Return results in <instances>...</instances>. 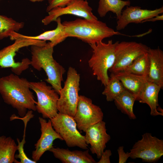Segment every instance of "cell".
<instances>
[{
    "label": "cell",
    "mask_w": 163,
    "mask_h": 163,
    "mask_svg": "<svg viewBox=\"0 0 163 163\" xmlns=\"http://www.w3.org/2000/svg\"><path fill=\"white\" fill-rule=\"evenodd\" d=\"M26 78L11 74L0 78V94L4 102L16 109L21 117L27 110L36 111L37 101Z\"/></svg>",
    "instance_id": "obj_1"
},
{
    "label": "cell",
    "mask_w": 163,
    "mask_h": 163,
    "mask_svg": "<svg viewBox=\"0 0 163 163\" xmlns=\"http://www.w3.org/2000/svg\"><path fill=\"white\" fill-rule=\"evenodd\" d=\"M62 24L67 37H76L89 44L97 43L115 35H123L98 20L78 18L73 21H65Z\"/></svg>",
    "instance_id": "obj_2"
},
{
    "label": "cell",
    "mask_w": 163,
    "mask_h": 163,
    "mask_svg": "<svg viewBox=\"0 0 163 163\" xmlns=\"http://www.w3.org/2000/svg\"><path fill=\"white\" fill-rule=\"evenodd\" d=\"M54 47L50 42L43 46H31L30 65L38 71L42 69L44 71L47 77L45 81L59 94L66 70L54 59Z\"/></svg>",
    "instance_id": "obj_3"
},
{
    "label": "cell",
    "mask_w": 163,
    "mask_h": 163,
    "mask_svg": "<svg viewBox=\"0 0 163 163\" xmlns=\"http://www.w3.org/2000/svg\"><path fill=\"white\" fill-rule=\"evenodd\" d=\"M89 45L93 54L88 61L89 66L92 69L93 75L105 86L109 78L108 71L115 61V43H113L110 40L107 43L102 41Z\"/></svg>",
    "instance_id": "obj_4"
},
{
    "label": "cell",
    "mask_w": 163,
    "mask_h": 163,
    "mask_svg": "<svg viewBox=\"0 0 163 163\" xmlns=\"http://www.w3.org/2000/svg\"><path fill=\"white\" fill-rule=\"evenodd\" d=\"M80 80L79 74L74 68L69 67L64 86L59 94L57 104L59 113L74 117L79 99Z\"/></svg>",
    "instance_id": "obj_5"
},
{
    "label": "cell",
    "mask_w": 163,
    "mask_h": 163,
    "mask_svg": "<svg viewBox=\"0 0 163 163\" xmlns=\"http://www.w3.org/2000/svg\"><path fill=\"white\" fill-rule=\"evenodd\" d=\"M14 43L0 50V67L10 68L14 74L20 75L30 65V60L24 58L21 62H16L14 57L16 53L22 48L33 45L43 46L46 41L23 38H18Z\"/></svg>",
    "instance_id": "obj_6"
},
{
    "label": "cell",
    "mask_w": 163,
    "mask_h": 163,
    "mask_svg": "<svg viewBox=\"0 0 163 163\" xmlns=\"http://www.w3.org/2000/svg\"><path fill=\"white\" fill-rule=\"evenodd\" d=\"M52 126L69 147L77 146L84 149L88 146L85 136L78 130L74 118L68 115L58 113L54 117L50 119Z\"/></svg>",
    "instance_id": "obj_7"
},
{
    "label": "cell",
    "mask_w": 163,
    "mask_h": 163,
    "mask_svg": "<svg viewBox=\"0 0 163 163\" xmlns=\"http://www.w3.org/2000/svg\"><path fill=\"white\" fill-rule=\"evenodd\" d=\"M29 85L37 95L36 110L44 119H50L55 117L58 112L57 104L59 94L52 86L43 81L29 82Z\"/></svg>",
    "instance_id": "obj_8"
},
{
    "label": "cell",
    "mask_w": 163,
    "mask_h": 163,
    "mask_svg": "<svg viewBox=\"0 0 163 163\" xmlns=\"http://www.w3.org/2000/svg\"><path fill=\"white\" fill-rule=\"evenodd\" d=\"M133 145L129 152L133 159L141 158L143 162L155 163L163 155V140L146 133Z\"/></svg>",
    "instance_id": "obj_9"
},
{
    "label": "cell",
    "mask_w": 163,
    "mask_h": 163,
    "mask_svg": "<svg viewBox=\"0 0 163 163\" xmlns=\"http://www.w3.org/2000/svg\"><path fill=\"white\" fill-rule=\"evenodd\" d=\"M115 43V61L108 70L115 74L123 71L136 58L147 53L149 48L142 43L135 41Z\"/></svg>",
    "instance_id": "obj_10"
},
{
    "label": "cell",
    "mask_w": 163,
    "mask_h": 163,
    "mask_svg": "<svg viewBox=\"0 0 163 163\" xmlns=\"http://www.w3.org/2000/svg\"><path fill=\"white\" fill-rule=\"evenodd\" d=\"M103 117L101 109L94 104L91 99L85 96H79L73 118L80 131L85 132L88 127L102 120Z\"/></svg>",
    "instance_id": "obj_11"
},
{
    "label": "cell",
    "mask_w": 163,
    "mask_h": 163,
    "mask_svg": "<svg viewBox=\"0 0 163 163\" xmlns=\"http://www.w3.org/2000/svg\"><path fill=\"white\" fill-rule=\"evenodd\" d=\"M92 9L87 0H73L63 7L54 8L48 12V14L42 20L47 25L55 21L58 17L64 14H70L92 21L97 20L92 12Z\"/></svg>",
    "instance_id": "obj_12"
},
{
    "label": "cell",
    "mask_w": 163,
    "mask_h": 163,
    "mask_svg": "<svg viewBox=\"0 0 163 163\" xmlns=\"http://www.w3.org/2000/svg\"><path fill=\"white\" fill-rule=\"evenodd\" d=\"M41 134L40 138L34 145L35 150L32 154V159L38 161L43 154L53 146V142L56 139L63 140L61 136L53 128L50 120L48 121L43 117H39Z\"/></svg>",
    "instance_id": "obj_13"
},
{
    "label": "cell",
    "mask_w": 163,
    "mask_h": 163,
    "mask_svg": "<svg viewBox=\"0 0 163 163\" xmlns=\"http://www.w3.org/2000/svg\"><path fill=\"white\" fill-rule=\"evenodd\" d=\"M163 13V7L153 10L142 9L139 6H127L117 20V31L124 29L131 23H143L149 19Z\"/></svg>",
    "instance_id": "obj_14"
},
{
    "label": "cell",
    "mask_w": 163,
    "mask_h": 163,
    "mask_svg": "<svg viewBox=\"0 0 163 163\" xmlns=\"http://www.w3.org/2000/svg\"><path fill=\"white\" fill-rule=\"evenodd\" d=\"M106 123L102 120L88 127L85 131V142L90 144V150L99 159L110 140V136L107 133Z\"/></svg>",
    "instance_id": "obj_15"
},
{
    "label": "cell",
    "mask_w": 163,
    "mask_h": 163,
    "mask_svg": "<svg viewBox=\"0 0 163 163\" xmlns=\"http://www.w3.org/2000/svg\"><path fill=\"white\" fill-rule=\"evenodd\" d=\"M147 53L149 60L148 81L155 83L162 89L163 87V52L158 47L149 48Z\"/></svg>",
    "instance_id": "obj_16"
},
{
    "label": "cell",
    "mask_w": 163,
    "mask_h": 163,
    "mask_svg": "<svg viewBox=\"0 0 163 163\" xmlns=\"http://www.w3.org/2000/svg\"><path fill=\"white\" fill-rule=\"evenodd\" d=\"M55 21L57 23V26L54 30L45 31L36 36L24 35L14 31L11 34L10 39L14 40L18 38H23L46 41L49 40L54 47L67 38L65 27L61 22L60 18H57Z\"/></svg>",
    "instance_id": "obj_17"
},
{
    "label": "cell",
    "mask_w": 163,
    "mask_h": 163,
    "mask_svg": "<svg viewBox=\"0 0 163 163\" xmlns=\"http://www.w3.org/2000/svg\"><path fill=\"white\" fill-rule=\"evenodd\" d=\"M56 158L63 163H97L89 153L88 149L85 151H70L68 149L53 147L49 150Z\"/></svg>",
    "instance_id": "obj_18"
},
{
    "label": "cell",
    "mask_w": 163,
    "mask_h": 163,
    "mask_svg": "<svg viewBox=\"0 0 163 163\" xmlns=\"http://www.w3.org/2000/svg\"><path fill=\"white\" fill-rule=\"evenodd\" d=\"M161 88L158 85L147 81L137 98L136 101L148 105L152 116H163L158 110V95Z\"/></svg>",
    "instance_id": "obj_19"
},
{
    "label": "cell",
    "mask_w": 163,
    "mask_h": 163,
    "mask_svg": "<svg viewBox=\"0 0 163 163\" xmlns=\"http://www.w3.org/2000/svg\"><path fill=\"white\" fill-rule=\"evenodd\" d=\"M115 74L125 89L136 96V101L137 97L148 81L147 77L124 72Z\"/></svg>",
    "instance_id": "obj_20"
},
{
    "label": "cell",
    "mask_w": 163,
    "mask_h": 163,
    "mask_svg": "<svg viewBox=\"0 0 163 163\" xmlns=\"http://www.w3.org/2000/svg\"><path fill=\"white\" fill-rule=\"evenodd\" d=\"M130 4L129 0H99L97 12L100 17H103L108 12H112L116 14L117 20L120 17L124 8L129 6Z\"/></svg>",
    "instance_id": "obj_21"
},
{
    "label": "cell",
    "mask_w": 163,
    "mask_h": 163,
    "mask_svg": "<svg viewBox=\"0 0 163 163\" xmlns=\"http://www.w3.org/2000/svg\"><path fill=\"white\" fill-rule=\"evenodd\" d=\"M18 145L10 137L0 136V163H17L15 158Z\"/></svg>",
    "instance_id": "obj_22"
},
{
    "label": "cell",
    "mask_w": 163,
    "mask_h": 163,
    "mask_svg": "<svg viewBox=\"0 0 163 163\" xmlns=\"http://www.w3.org/2000/svg\"><path fill=\"white\" fill-rule=\"evenodd\" d=\"M136 97L125 90L117 97L114 101L117 108L122 113L127 115L130 119H136L133 110V105Z\"/></svg>",
    "instance_id": "obj_23"
},
{
    "label": "cell",
    "mask_w": 163,
    "mask_h": 163,
    "mask_svg": "<svg viewBox=\"0 0 163 163\" xmlns=\"http://www.w3.org/2000/svg\"><path fill=\"white\" fill-rule=\"evenodd\" d=\"M149 60L147 52L136 58L123 72L147 77L149 69Z\"/></svg>",
    "instance_id": "obj_24"
},
{
    "label": "cell",
    "mask_w": 163,
    "mask_h": 163,
    "mask_svg": "<svg viewBox=\"0 0 163 163\" xmlns=\"http://www.w3.org/2000/svg\"><path fill=\"white\" fill-rule=\"evenodd\" d=\"M102 94L106 96L107 101H114L117 97L126 90L121 82L113 73H111Z\"/></svg>",
    "instance_id": "obj_25"
},
{
    "label": "cell",
    "mask_w": 163,
    "mask_h": 163,
    "mask_svg": "<svg viewBox=\"0 0 163 163\" xmlns=\"http://www.w3.org/2000/svg\"><path fill=\"white\" fill-rule=\"evenodd\" d=\"M24 23L17 22L11 18L0 14V40L10 37L13 32L23 28Z\"/></svg>",
    "instance_id": "obj_26"
},
{
    "label": "cell",
    "mask_w": 163,
    "mask_h": 163,
    "mask_svg": "<svg viewBox=\"0 0 163 163\" xmlns=\"http://www.w3.org/2000/svg\"><path fill=\"white\" fill-rule=\"evenodd\" d=\"M24 122V131L23 136V139L21 141H20L18 138L17 139L18 143V153L15 155V158H19L20 160L19 163H36L37 162L30 159L26 155L24 149V145L26 143L25 138L26 134V129L27 124L28 122L30 119V117L28 116H25L24 117L20 118Z\"/></svg>",
    "instance_id": "obj_27"
},
{
    "label": "cell",
    "mask_w": 163,
    "mask_h": 163,
    "mask_svg": "<svg viewBox=\"0 0 163 163\" xmlns=\"http://www.w3.org/2000/svg\"><path fill=\"white\" fill-rule=\"evenodd\" d=\"M73 0H48V5L46 11L48 12L53 9L57 7H63Z\"/></svg>",
    "instance_id": "obj_28"
},
{
    "label": "cell",
    "mask_w": 163,
    "mask_h": 163,
    "mask_svg": "<svg viewBox=\"0 0 163 163\" xmlns=\"http://www.w3.org/2000/svg\"><path fill=\"white\" fill-rule=\"evenodd\" d=\"M119 155V163H124L126 162L128 158L130 157L129 152L126 153L124 150V147L120 146L117 150Z\"/></svg>",
    "instance_id": "obj_29"
},
{
    "label": "cell",
    "mask_w": 163,
    "mask_h": 163,
    "mask_svg": "<svg viewBox=\"0 0 163 163\" xmlns=\"http://www.w3.org/2000/svg\"><path fill=\"white\" fill-rule=\"evenodd\" d=\"M112 155L111 151L110 149L105 150L102 153L99 160L97 163H110V157Z\"/></svg>",
    "instance_id": "obj_30"
},
{
    "label": "cell",
    "mask_w": 163,
    "mask_h": 163,
    "mask_svg": "<svg viewBox=\"0 0 163 163\" xmlns=\"http://www.w3.org/2000/svg\"><path fill=\"white\" fill-rule=\"evenodd\" d=\"M163 20V15H158L151 18L149 19L144 21L143 23L147 21L154 22L157 21H162Z\"/></svg>",
    "instance_id": "obj_31"
},
{
    "label": "cell",
    "mask_w": 163,
    "mask_h": 163,
    "mask_svg": "<svg viewBox=\"0 0 163 163\" xmlns=\"http://www.w3.org/2000/svg\"><path fill=\"white\" fill-rule=\"evenodd\" d=\"M29 0L32 2H42L45 0Z\"/></svg>",
    "instance_id": "obj_32"
}]
</instances>
